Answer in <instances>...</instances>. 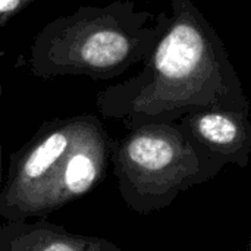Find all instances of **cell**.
Returning a JSON list of instances; mask_svg holds the SVG:
<instances>
[{"instance_id":"obj_1","label":"cell","mask_w":251,"mask_h":251,"mask_svg":"<svg viewBox=\"0 0 251 251\" xmlns=\"http://www.w3.org/2000/svg\"><path fill=\"white\" fill-rule=\"evenodd\" d=\"M169 24L141 71L100 90L99 113L129 131L204 109L250 112L240 75L216 29L193 0H169Z\"/></svg>"},{"instance_id":"obj_2","label":"cell","mask_w":251,"mask_h":251,"mask_svg":"<svg viewBox=\"0 0 251 251\" xmlns=\"http://www.w3.org/2000/svg\"><path fill=\"white\" fill-rule=\"evenodd\" d=\"M110 143L96 115L46 121L10 154L0 188V218H46L91 193L106 175Z\"/></svg>"},{"instance_id":"obj_3","label":"cell","mask_w":251,"mask_h":251,"mask_svg":"<svg viewBox=\"0 0 251 251\" xmlns=\"http://www.w3.org/2000/svg\"><path fill=\"white\" fill-rule=\"evenodd\" d=\"M169 24V13L141 9L134 0L81 6L50 21L34 38L26 65L41 79H113L143 62Z\"/></svg>"},{"instance_id":"obj_4","label":"cell","mask_w":251,"mask_h":251,"mask_svg":"<svg viewBox=\"0 0 251 251\" xmlns=\"http://www.w3.org/2000/svg\"><path fill=\"white\" fill-rule=\"evenodd\" d=\"M109 162L124 203L143 216L169 207L179 194L212 181L225 168L201 151L178 122L129 129L112 140Z\"/></svg>"},{"instance_id":"obj_5","label":"cell","mask_w":251,"mask_h":251,"mask_svg":"<svg viewBox=\"0 0 251 251\" xmlns=\"http://www.w3.org/2000/svg\"><path fill=\"white\" fill-rule=\"evenodd\" d=\"M184 134L209 157L241 169L251 157L250 112L231 109H204L176 121Z\"/></svg>"},{"instance_id":"obj_6","label":"cell","mask_w":251,"mask_h":251,"mask_svg":"<svg viewBox=\"0 0 251 251\" xmlns=\"http://www.w3.org/2000/svg\"><path fill=\"white\" fill-rule=\"evenodd\" d=\"M0 251H122L113 241L68 231L46 218L6 221L0 225Z\"/></svg>"},{"instance_id":"obj_7","label":"cell","mask_w":251,"mask_h":251,"mask_svg":"<svg viewBox=\"0 0 251 251\" xmlns=\"http://www.w3.org/2000/svg\"><path fill=\"white\" fill-rule=\"evenodd\" d=\"M37 0H0V26Z\"/></svg>"},{"instance_id":"obj_8","label":"cell","mask_w":251,"mask_h":251,"mask_svg":"<svg viewBox=\"0 0 251 251\" xmlns=\"http://www.w3.org/2000/svg\"><path fill=\"white\" fill-rule=\"evenodd\" d=\"M1 184H3V146L0 141V188H1Z\"/></svg>"},{"instance_id":"obj_9","label":"cell","mask_w":251,"mask_h":251,"mask_svg":"<svg viewBox=\"0 0 251 251\" xmlns=\"http://www.w3.org/2000/svg\"><path fill=\"white\" fill-rule=\"evenodd\" d=\"M243 251H251L250 244H247V247H246V249H244V250H243Z\"/></svg>"},{"instance_id":"obj_10","label":"cell","mask_w":251,"mask_h":251,"mask_svg":"<svg viewBox=\"0 0 251 251\" xmlns=\"http://www.w3.org/2000/svg\"><path fill=\"white\" fill-rule=\"evenodd\" d=\"M1 93H3V88H1V81H0V99H1Z\"/></svg>"}]
</instances>
